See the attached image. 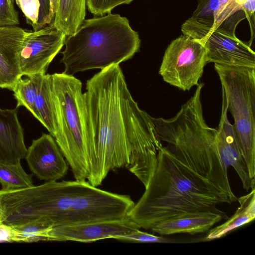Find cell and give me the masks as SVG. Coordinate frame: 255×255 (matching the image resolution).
Here are the masks:
<instances>
[{
	"mask_svg": "<svg viewBox=\"0 0 255 255\" xmlns=\"http://www.w3.org/2000/svg\"><path fill=\"white\" fill-rule=\"evenodd\" d=\"M84 95L92 159L88 182L97 187L110 171L125 168L145 187L162 144L151 116L132 98L119 65L102 69L88 80Z\"/></svg>",
	"mask_w": 255,
	"mask_h": 255,
	"instance_id": "6da1fadb",
	"label": "cell"
},
{
	"mask_svg": "<svg viewBox=\"0 0 255 255\" xmlns=\"http://www.w3.org/2000/svg\"><path fill=\"white\" fill-rule=\"evenodd\" d=\"M130 197L98 188L86 180L47 181L38 186L0 190V225L52 228L126 217Z\"/></svg>",
	"mask_w": 255,
	"mask_h": 255,
	"instance_id": "7a4b0ae2",
	"label": "cell"
},
{
	"mask_svg": "<svg viewBox=\"0 0 255 255\" xmlns=\"http://www.w3.org/2000/svg\"><path fill=\"white\" fill-rule=\"evenodd\" d=\"M145 188L127 215L145 230L184 214L217 211L218 205L234 202L221 188L189 167L163 144Z\"/></svg>",
	"mask_w": 255,
	"mask_h": 255,
	"instance_id": "3957f363",
	"label": "cell"
},
{
	"mask_svg": "<svg viewBox=\"0 0 255 255\" xmlns=\"http://www.w3.org/2000/svg\"><path fill=\"white\" fill-rule=\"evenodd\" d=\"M173 118L151 117L156 134L176 157L195 172L214 182L235 202L228 169L222 162L216 146V128L206 123L201 101L203 83Z\"/></svg>",
	"mask_w": 255,
	"mask_h": 255,
	"instance_id": "277c9868",
	"label": "cell"
},
{
	"mask_svg": "<svg viewBox=\"0 0 255 255\" xmlns=\"http://www.w3.org/2000/svg\"><path fill=\"white\" fill-rule=\"evenodd\" d=\"M64 44L63 73L73 75L128 60L139 50L140 40L126 17L110 12L85 19L75 33L66 36Z\"/></svg>",
	"mask_w": 255,
	"mask_h": 255,
	"instance_id": "5b68a950",
	"label": "cell"
},
{
	"mask_svg": "<svg viewBox=\"0 0 255 255\" xmlns=\"http://www.w3.org/2000/svg\"><path fill=\"white\" fill-rule=\"evenodd\" d=\"M56 131L54 137L76 180H86L92 163L82 84L73 75H51Z\"/></svg>",
	"mask_w": 255,
	"mask_h": 255,
	"instance_id": "8992f818",
	"label": "cell"
},
{
	"mask_svg": "<svg viewBox=\"0 0 255 255\" xmlns=\"http://www.w3.org/2000/svg\"><path fill=\"white\" fill-rule=\"evenodd\" d=\"M235 134L252 179L255 176V68L214 63Z\"/></svg>",
	"mask_w": 255,
	"mask_h": 255,
	"instance_id": "52a82bcc",
	"label": "cell"
},
{
	"mask_svg": "<svg viewBox=\"0 0 255 255\" xmlns=\"http://www.w3.org/2000/svg\"><path fill=\"white\" fill-rule=\"evenodd\" d=\"M208 63L207 51L198 41L181 35L167 47L159 73L170 85L189 91L199 84Z\"/></svg>",
	"mask_w": 255,
	"mask_h": 255,
	"instance_id": "ba28073f",
	"label": "cell"
},
{
	"mask_svg": "<svg viewBox=\"0 0 255 255\" xmlns=\"http://www.w3.org/2000/svg\"><path fill=\"white\" fill-rule=\"evenodd\" d=\"M184 35L200 42L207 51L208 62L255 68V53L249 42L222 33L189 18L181 26Z\"/></svg>",
	"mask_w": 255,
	"mask_h": 255,
	"instance_id": "9c48e42d",
	"label": "cell"
},
{
	"mask_svg": "<svg viewBox=\"0 0 255 255\" xmlns=\"http://www.w3.org/2000/svg\"><path fill=\"white\" fill-rule=\"evenodd\" d=\"M66 37L53 23L27 31L18 56L21 76L46 74L50 63L64 45Z\"/></svg>",
	"mask_w": 255,
	"mask_h": 255,
	"instance_id": "30bf717a",
	"label": "cell"
},
{
	"mask_svg": "<svg viewBox=\"0 0 255 255\" xmlns=\"http://www.w3.org/2000/svg\"><path fill=\"white\" fill-rule=\"evenodd\" d=\"M12 91L16 108L24 107L54 137L56 131L55 109L52 96L51 75L38 74L20 78Z\"/></svg>",
	"mask_w": 255,
	"mask_h": 255,
	"instance_id": "8fae6325",
	"label": "cell"
},
{
	"mask_svg": "<svg viewBox=\"0 0 255 255\" xmlns=\"http://www.w3.org/2000/svg\"><path fill=\"white\" fill-rule=\"evenodd\" d=\"M140 228L127 216L122 218L59 226L50 229L48 241L90 243L115 238Z\"/></svg>",
	"mask_w": 255,
	"mask_h": 255,
	"instance_id": "7c38bea8",
	"label": "cell"
},
{
	"mask_svg": "<svg viewBox=\"0 0 255 255\" xmlns=\"http://www.w3.org/2000/svg\"><path fill=\"white\" fill-rule=\"evenodd\" d=\"M25 158L33 174L40 180L57 181L67 173V162L50 134L42 133L32 140Z\"/></svg>",
	"mask_w": 255,
	"mask_h": 255,
	"instance_id": "4fadbf2b",
	"label": "cell"
},
{
	"mask_svg": "<svg viewBox=\"0 0 255 255\" xmlns=\"http://www.w3.org/2000/svg\"><path fill=\"white\" fill-rule=\"evenodd\" d=\"M223 96L221 115L216 128V143L220 157L227 168L232 166L237 172L243 188L249 191L255 186V179H252L237 139L233 125L228 118L226 99Z\"/></svg>",
	"mask_w": 255,
	"mask_h": 255,
	"instance_id": "5bb4252c",
	"label": "cell"
},
{
	"mask_svg": "<svg viewBox=\"0 0 255 255\" xmlns=\"http://www.w3.org/2000/svg\"><path fill=\"white\" fill-rule=\"evenodd\" d=\"M27 31L16 26L0 27V88L12 91L22 77L18 56Z\"/></svg>",
	"mask_w": 255,
	"mask_h": 255,
	"instance_id": "9a60e30c",
	"label": "cell"
},
{
	"mask_svg": "<svg viewBox=\"0 0 255 255\" xmlns=\"http://www.w3.org/2000/svg\"><path fill=\"white\" fill-rule=\"evenodd\" d=\"M26 151L17 108H0V164L20 163Z\"/></svg>",
	"mask_w": 255,
	"mask_h": 255,
	"instance_id": "2e32d148",
	"label": "cell"
},
{
	"mask_svg": "<svg viewBox=\"0 0 255 255\" xmlns=\"http://www.w3.org/2000/svg\"><path fill=\"white\" fill-rule=\"evenodd\" d=\"M228 218L223 211L186 213L165 220L150 230L161 236L175 234L194 235L208 232L216 223Z\"/></svg>",
	"mask_w": 255,
	"mask_h": 255,
	"instance_id": "e0dca14e",
	"label": "cell"
},
{
	"mask_svg": "<svg viewBox=\"0 0 255 255\" xmlns=\"http://www.w3.org/2000/svg\"><path fill=\"white\" fill-rule=\"evenodd\" d=\"M245 196L237 199L240 206L234 214L222 224L211 228L205 237L206 241L218 239L229 233L248 224L255 218V188Z\"/></svg>",
	"mask_w": 255,
	"mask_h": 255,
	"instance_id": "ac0fdd59",
	"label": "cell"
},
{
	"mask_svg": "<svg viewBox=\"0 0 255 255\" xmlns=\"http://www.w3.org/2000/svg\"><path fill=\"white\" fill-rule=\"evenodd\" d=\"M86 7V0H58L52 23L66 36L71 35L84 20Z\"/></svg>",
	"mask_w": 255,
	"mask_h": 255,
	"instance_id": "d6986e66",
	"label": "cell"
},
{
	"mask_svg": "<svg viewBox=\"0 0 255 255\" xmlns=\"http://www.w3.org/2000/svg\"><path fill=\"white\" fill-rule=\"evenodd\" d=\"M246 0H219V5L214 13V23L212 27L222 33L236 36V27L246 18L244 3Z\"/></svg>",
	"mask_w": 255,
	"mask_h": 255,
	"instance_id": "ffe728a7",
	"label": "cell"
},
{
	"mask_svg": "<svg viewBox=\"0 0 255 255\" xmlns=\"http://www.w3.org/2000/svg\"><path fill=\"white\" fill-rule=\"evenodd\" d=\"M0 189L3 191H14L34 186L32 176L23 169L20 163L0 164Z\"/></svg>",
	"mask_w": 255,
	"mask_h": 255,
	"instance_id": "44dd1931",
	"label": "cell"
},
{
	"mask_svg": "<svg viewBox=\"0 0 255 255\" xmlns=\"http://www.w3.org/2000/svg\"><path fill=\"white\" fill-rule=\"evenodd\" d=\"M114 239L137 243H190L203 241V238L186 240L169 238L162 236H157L141 231L139 229L117 237Z\"/></svg>",
	"mask_w": 255,
	"mask_h": 255,
	"instance_id": "7402d4cb",
	"label": "cell"
},
{
	"mask_svg": "<svg viewBox=\"0 0 255 255\" xmlns=\"http://www.w3.org/2000/svg\"><path fill=\"white\" fill-rule=\"evenodd\" d=\"M196 9L189 18L200 24L212 27L214 13L219 5V0H198Z\"/></svg>",
	"mask_w": 255,
	"mask_h": 255,
	"instance_id": "603a6c76",
	"label": "cell"
},
{
	"mask_svg": "<svg viewBox=\"0 0 255 255\" xmlns=\"http://www.w3.org/2000/svg\"><path fill=\"white\" fill-rule=\"evenodd\" d=\"M133 0H86L88 10L96 16H103L110 13L117 6L130 3Z\"/></svg>",
	"mask_w": 255,
	"mask_h": 255,
	"instance_id": "cb8c5ba5",
	"label": "cell"
},
{
	"mask_svg": "<svg viewBox=\"0 0 255 255\" xmlns=\"http://www.w3.org/2000/svg\"><path fill=\"white\" fill-rule=\"evenodd\" d=\"M15 1L24 14L27 23L32 27L33 30H36L40 6L38 0H15Z\"/></svg>",
	"mask_w": 255,
	"mask_h": 255,
	"instance_id": "d4e9b609",
	"label": "cell"
},
{
	"mask_svg": "<svg viewBox=\"0 0 255 255\" xmlns=\"http://www.w3.org/2000/svg\"><path fill=\"white\" fill-rule=\"evenodd\" d=\"M19 23L13 0H0V27L16 26Z\"/></svg>",
	"mask_w": 255,
	"mask_h": 255,
	"instance_id": "484cf974",
	"label": "cell"
},
{
	"mask_svg": "<svg viewBox=\"0 0 255 255\" xmlns=\"http://www.w3.org/2000/svg\"><path fill=\"white\" fill-rule=\"evenodd\" d=\"M38 1L40 6L36 30L52 23L54 20L50 0H38Z\"/></svg>",
	"mask_w": 255,
	"mask_h": 255,
	"instance_id": "4316f807",
	"label": "cell"
},
{
	"mask_svg": "<svg viewBox=\"0 0 255 255\" xmlns=\"http://www.w3.org/2000/svg\"><path fill=\"white\" fill-rule=\"evenodd\" d=\"M9 233L7 227L0 225V242H9Z\"/></svg>",
	"mask_w": 255,
	"mask_h": 255,
	"instance_id": "83f0119b",
	"label": "cell"
},
{
	"mask_svg": "<svg viewBox=\"0 0 255 255\" xmlns=\"http://www.w3.org/2000/svg\"><path fill=\"white\" fill-rule=\"evenodd\" d=\"M50 1L52 13L54 19L55 15L57 9L58 0H50Z\"/></svg>",
	"mask_w": 255,
	"mask_h": 255,
	"instance_id": "f1b7e54d",
	"label": "cell"
}]
</instances>
